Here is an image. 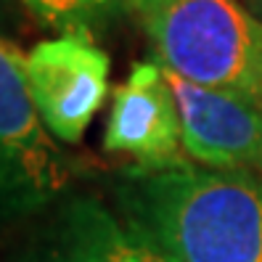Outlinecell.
I'll return each mask as SVG.
<instances>
[{"label": "cell", "mask_w": 262, "mask_h": 262, "mask_svg": "<svg viewBox=\"0 0 262 262\" xmlns=\"http://www.w3.org/2000/svg\"><path fill=\"white\" fill-rule=\"evenodd\" d=\"M101 146L106 154L133 159V167L141 169L188 162L180 141L178 106L157 58L135 61L130 74L114 88Z\"/></svg>", "instance_id": "cell-7"}, {"label": "cell", "mask_w": 262, "mask_h": 262, "mask_svg": "<svg viewBox=\"0 0 262 262\" xmlns=\"http://www.w3.org/2000/svg\"><path fill=\"white\" fill-rule=\"evenodd\" d=\"M164 77L178 106L186 159L220 172H259V101L188 82L169 69H164Z\"/></svg>", "instance_id": "cell-6"}, {"label": "cell", "mask_w": 262, "mask_h": 262, "mask_svg": "<svg viewBox=\"0 0 262 262\" xmlns=\"http://www.w3.org/2000/svg\"><path fill=\"white\" fill-rule=\"evenodd\" d=\"M112 58L93 35L72 32L40 40L24 53L27 90L35 112L61 146H77L109 98Z\"/></svg>", "instance_id": "cell-4"}, {"label": "cell", "mask_w": 262, "mask_h": 262, "mask_svg": "<svg viewBox=\"0 0 262 262\" xmlns=\"http://www.w3.org/2000/svg\"><path fill=\"white\" fill-rule=\"evenodd\" d=\"M3 6H6V0H0V11H3Z\"/></svg>", "instance_id": "cell-11"}, {"label": "cell", "mask_w": 262, "mask_h": 262, "mask_svg": "<svg viewBox=\"0 0 262 262\" xmlns=\"http://www.w3.org/2000/svg\"><path fill=\"white\" fill-rule=\"evenodd\" d=\"M259 106H262V101H259ZM257 175H262V159H259V172Z\"/></svg>", "instance_id": "cell-10"}, {"label": "cell", "mask_w": 262, "mask_h": 262, "mask_svg": "<svg viewBox=\"0 0 262 262\" xmlns=\"http://www.w3.org/2000/svg\"><path fill=\"white\" fill-rule=\"evenodd\" d=\"M21 6L42 29L56 35H93L127 11V0H21Z\"/></svg>", "instance_id": "cell-8"}, {"label": "cell", "mask_w": 262, "mask_h": 262, "mask_svg": "<svg viewBox=\"0 0 262 262\" xmlns=\"http://www.w3.org/2000/svg\"><path fill=\"white\" fill-rule=\"evenodd\" d=\"M117 212L172 262H262V175L193 162L125 167L112 183Z\"/></svg>", "instance_id": "cell-1"}, {"label": "cell", "mask_w": 262, "mask_h": 262, "mask_svg": "<svg viewBox=\"0 0 262 262\" xmlns=\"http://www.w3.org/2000/svg\"><path fill=\"white\" fill-rule=\"evenodd\" d=\"M127 11L164 69L262 101V21L244 0H127Z\"/></svg>", "instance_id": "cell-2"}, {"label": "cell", "mask_w": 262, "mask_h": 262, "mask_svg": "<svg viewBox=\"0 0 262 262\" xmlns=\"http://www.w3.org/2000/svg\"><path fill=\"white\" fill-rule=\"evenodd\" d=\"M244 3H246V8H249L254 16L262 21V0H244Z\"/></svg>", "instance_id": "cell-9"}, {"label": "cell", "mask_w": 262, "mask_h": 262, "mask_svg": "<svg viewBox=\"0 0 262 262\" xmlns=\"http://www.w3.org/2000/svg\"><path fill=\"white\" fill-rule=\"evenodd\" d=\"M82 169L40 122L24 53L0 35V236L35 223L69 196Z\"/></svg>", "instance_id": "cell-3"}, {"label": "cell", "mask_w": 262, "mask_h": 262, "mask_svg": "<svg viewBox=\"0 0 262 262\" xmlns=\"http://www.w3.org/2000/svg\"><path fill=\"white\" fill-rule=\"evenodd\" d=\"M11 262H172L93 193H69L35 220Z\"/></svg>", "instance_id": "cell-5"}]
</instances>
